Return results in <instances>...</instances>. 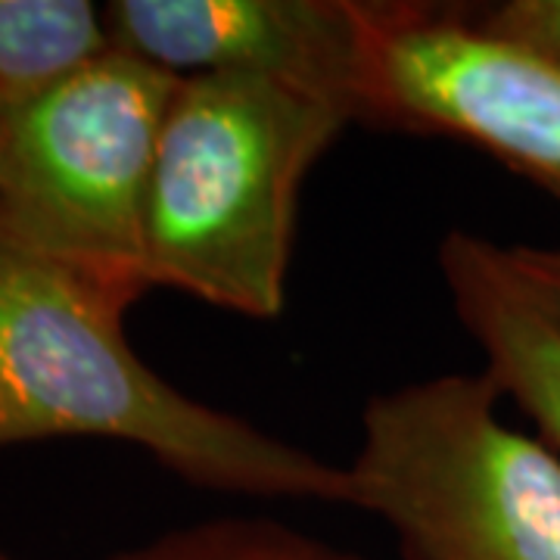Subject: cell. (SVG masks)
<instances>
[{"mask_svg": "<svg viewBox=\"0 0 560 560\" xmlns=\"http://www.w3.org/2000/svg\"><path fill=\"white\" fill-rule=\"evenodd\" d=\"M131 302L0 231V448L97 436L200 489L349 504L346 467L184 396L125 337Z\"/></svg>", "mask_w": 560, "mask_h": 560, "instance_id": "obj_1", "label": "cell"}, {"mask_svg": "<svg viewBox=\"0 0 560 560\" xmlns=\"http://www.w3.org/2000/svg\"><path fill=\"white\" fill-rule=\"evenodd\" d=\"M355 121L337 103L253 75L180 79L143 215V275L243 318L287 305L302 184Z\"/></svg>", "mask_w": 560, "mask_h": 560, "instance_id": "obj_2", "label": "cell"}, {"mask_svg": "<svg viewBox=\"0 0 560 560\" xmlns=\"http://www.w3.org/2000/svg\"><path fill=\"white\" fill-rule=\"evenodd\" d=\"M489 374L405 383L364 405L349 492L408 560H560V455L508 427Z\"/></svg>", "mask_w": 560, "mask_h": 560, "instance_id": "obj_3", "label": "cell"}, {"mask_svg": "<svg viewBox=\"0 0 560 560\" xmlns=\"http://www.w3.org/2000/svg\"><path fill=\"white\" fill-rule=\"evenodd\" d=\"M180 79L109 50L0 119V231L125 302L150 290L143 215Z\"/></svg>", "mask_w": 560, "mask_h": 560, "instance_id": "obj_4", "label": "cell"}, {"mask_svg": "<svg viewBox=\"0 0 560 560\" xmlns=\"http://www.w3.org/2000/svg\"><path fill=\"white\" fill-rule=\"evenodd\" d=\"M364 121L467 140L560 197V72L464 7L374 3Z\"/></svg>", "mask_w": 560, "mask_h": 560, "instance_id": "obj_5", "label": "cell"}, {"mask_svg": "<svg viewBox=\"0 0 560 560\" xmlns=\"http://www.w3.org/2000/svg\"><path fill=\"white\" fill-rule=\"evenodd\" d=\"M113 50L175 79L253 75L368 116L374 3L359 0H113Z\"/></svg>", "mask_w": 560, "mask_h": 560, "instance_id": "obj_6", "label": "cell"}, {"mask_svg": "<svg viewBox=\"0 0 560 560\" xmlns=\"http://www.w3.org/2000/svg\"><path fill=\"white\" fill-rule=\"evenodd\" d=\"M440 271L455 315L486 355V374L539 427L560 455V320L545 312L514 271L508 246L448 231Z\"/></svg>", "mask_w": 560, "mask_h": 560, "instance_id": "obj_7", "label": "cell"}, {"mask_svg": "<svg viewBox=\"0 0 560 560\" xmlns=\"http://www.w3.org/2000/svg\"><path fill=\"white\" fill-rule=\"evenodd\" d=\"M113 50L88 0H0V119L47 97Z\"/></svg>", "mask_w": 560, "mask_h": 560, "instance_id": "obj_8", "label": "cell"}, {"mask_svg": "<svg viewBox=\"0 0 560 560\" xmlns=\"http://www.w3.org/2000/svg\"><path fill=\"white\" fill-rule=\"evenodd\" d=\"M121 560H364L293 526L265 517L209 521L140 548Z\"/></svg>", "mask_w": 560, "mask_h": 560, "instance_id": "obj_9", "label": "cell"}, {"mask_svg": "<svg viewBox=\"0 0 560 560\" xmlns=\"http://www.w3.org/2000/svg\"><path fill=\"white\" fill-rule=\"evenodd\" d=\"M474 22L560 72V0H508L474 13Z\"/></svg>", "mask_w": 560, "mask_h": 560, "instance_id": "obj_10", "label": "cell"}, {"mask_svg": "<svg viewBox=\"0 0 560 560\" xmlns=\"http://www.w3.org/2000/svg\"><path fill=\"white\" fill-rule=\"evenodd\" d=\"M514 271L526 290L560 320V243L558 246H508Z\"/></svg>", "mask_w": 560, "mask_h": 560, "instance_id": "obj_11", "label": "cell"}, {"mask_svg": "<svg viewBox=\"0 0 560 560\" xmlns=\"http://www.w3.org/2000/svg\"><path fill=\"white\" fill-rule=\"evenodd\" d=\"M0 560H3V558H0Z\"/></svg>", "mask_w": 560, "mask_h": 560, "instance_id": "obj_12", "label": "cell"}]
</instances>
